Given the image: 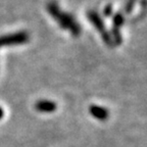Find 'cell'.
I'll use <instances>...</instances> for the list:
<instances>
[{
    "label": "cell",
    "instance_id": "obj_4",
    "mask_svg": "<svg viewBox=\"0 0 147 147\" xmlns=\"http://www.w3.org/2000/svg\"><path fill=\"white\" fill-rule=\"evenodd\" d=\"M35 108L40 113H50L56 110L57 105H56L55 102H53L51 100H39L37 101L36 104H35Z\"/></svg>",
    "mask_w": 147,
    "mask_h": 147
},
{
    "label": "cell",
    "instance_id": "obj_9",
    "mask_svg": "<svg viewBox=\"0 0 147 147\" xmlns=\"http://www.w3.org/2000/svg\"><path fill=\"white\" fill-rule=\"evenodd\" d=\"M103 13L105 16H110L113 14V5L111 4H107L105 7H104V10H103Z\"/></svg>",
    "mask_w": 147,
    "mask_h": 147
},
{
    "label": "cell",
    "instance_id": "obj_1",
    "mask_svg": "<svg viewBox=\"0 0 147 147\" xmlns=\"http://www.w3.org/2000/svg\"><path fill=\"white\" fill-rule=\"evenodd\" d=\"M47 10L50 13V16L59 24L60 28H62L64 30H69L74 37L80 36L81 28L79 24L77 23L71 14L61 11V9L59 8L57 3L54 1L49 2L47 4Z\"/></svg>",
    "mask_w": 147,
    "mask_h": 147
},
{
    "label": "cell",
    "instance_id": "obj_5",
    "mask_svg": "<svg viewBox=\"0 0 147 147\" xmlns=\"http://www.w3.org/2000/svg\"><path fill=\"white\" fill-rule=\"evenodd\" d=\"M89 113L92 117H95L96 119H99V121H106L109 117V113L106 108L99 105H95V104L89 107Z\"/></svg>",
    "mask_w": 147,
    "mask_h": 147
},
{
    "label": "cell",
    "instance_id": "obj_7",
    "mask_svg": "<svg viewBox=\"0 0 147 147\" xmlns=\"http://www.w3.org/2000/svg\"><path fill=\"white\" fill-rule=\"evenodd\" d=\"M124 22H125V18L121 12H117V13H115V16H113V27L119 29V28L124 25Z\"/></svg>",
    "mask_w": 147,
    "mask_h": 147
},
{
    "label": "cell",
    "instance_id": "obj_8",
    "mask_svg": "<svg viewBox=\"0 0 147 147\" xmlns=\"http://www.w3.org/2000/svg\"><path fill=\"white\" fill-rule=\"evenodd\" d=\"M136 4V0H128V2L126 3V12L130 13L133 10L134 6Z\"/></svg>",
    "mask_w": 147,
    "mask_h": 147
},
{
    "label": "cell",
    "instance_id": "obj_6",
    "mask_svg": "<svg viewBox=\"0 0 147 147\" xmlns=\"http://www.w3.org/2000/svg\"><path fill=\"white\" fill-rule=\"evenodd\" d=\"M110 37H111V40L113 42V45H121L123 42V37L119 33V29L115 27H113L111 29V34H110Z\"/></svg>",
    "mask_w": 147,
    "mask_h": 147
},
{
    "label": "cell",
    "instance_id": "obj_2",
    "mask_svg": "<svg viewBox=\"0 0 147 147\" xmlns=\"http://www.w3.org/2000/svg\"><path fill=\"white\" fill-rule=\"evenodd\" d=\"M87 16H88V18H89V21L93 24V26H94L97 30H98V32L100 33L104 43L108 46H113V40H111L110 34L106 31L103 21H102V18L99 16V14L97 13L96 11H94V10H90V11L87 12Z\"/></svg>",
    "mask_w": 147,
    "mask_h": 147
},
{
    "label": "cell",
    "instance_id": "obj_3",
    "mask_svg": "<svg viewBox=\"0 0 147 147\" xmlns=\"http://www.w3.org/2000/svg\"><path fill=\"white\" fill-rule=\"evenodd\" d=\"M30 39V36L27 32H18L14 34L3 35L0 36V47L2 46L22 45L27 43Z\"/></svg>",
    "mask_w": 147,
    "mask_h": 147
},
{
    "label": "cell",
    "instance_id": "obj_10",
    "mask_svg": "<svg viewBox=\"0 0 147 147\" xmlns=\"http://www.w3.org/2000/svg\"><path fill=\"white\" fill-rule=\"evenodd\" d=\"M3 117H4V110L2 107H0V119H2Z\"/></svg>",
    "mask_w": 147,
    "mask_h": 147
}]
</instances>
